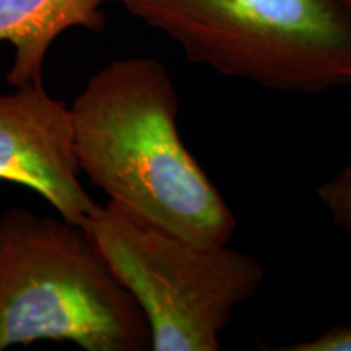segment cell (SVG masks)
<instances>
[{"instance_id": "cell-1", "label": "cell", "mask_w": 351, "mask_h": 351, "mask_svg": "<svg viewBox=\"0 0 351 351\" xmlns=\"http://www.w3.org/2000/svg\"><path fill=\"white\" fill-rule=\"evenodd\" d=\"M179 96L152 57L117 59L70 106L78 169L108 202L197 244H230L238 219L178 129Z\"/></svg>"}, {"instance_id": "cell-7", "label": "cell", "mask_w": 351, "mask_h": 351, "mask_svg": "<svg viewBox=\"0 0 351 351\" xmlns=\"http://www.w3.org/2000/svg\"><path fill=\"white\" fill-rule=\"evenodd\" d=\"M317 197L332 221L351 236V165L319 186Z\"/></svg>"}, {"instance_id": "cell-6", "label": "cell", "mask_w": 351, "mask_h": 351, "mask_svg": "<svg viewBox=\"0 0 351 351\" xmlns=\"http://www.w3.org/2000/svg\"><path fill=\"white\" fill-rule=\"evenodd\" d=\"M111 0H0V43L13 47L7 82L13 86L44 83L47 51L72 28L101 33L103 5Z\"/></svg>"}, {"instance_id": "cell-8", "label": "cell", "mask_w": 351, "mask_h": 351, "mask_svg": "<svg viewBox=\"0 0 351 351\" xmlns=\"http://www.w3.org/2000/svg\"><path fill=\"white\" fill-rule=\"evenodd\" d=\"M278 351H351V326H337L313 340L283 345Z\"/></svg>"}, {"instance_id": "cell-4", "label": "cell", "mask_w": 351, "mask_h": 351, "mask_svg": "<svg viewBox=\"0 0 351 351\" xmlns=\"http://www.w3.org/2000/svg\"><path fill=\"white\" fill-rule=\"evenodd\" d=\"M83 228L147 317L153 351L219 350L234 311L263 283L251 254L192 243L111 202Z\"/></svg>"}, {"instance_id": "cell-3", "label": "cell", "mask_w": 351, "mask_h": 351, "mask_svg": "<svg viewBox=\"0 0 351 351\" xmlns=\"http://www.w3.org/2000/svg\"><path fill=\"white\" fill-rule=\"evenodd\" d=\"M191 62L267 90L351 85V12L341 0H111Z\"/></svg>"}, {"instance_id": "cell-5", "label": "cell", "mask_w": 351, "mask_h": 351, "mask_svg": "<svg viewBox=\"0 0 351 351\" xmlns=\"http://www.w3.org/2000/svg\"><path fill=\"white\" fill-rule=\"evenodd\" d=\"M72 117L44 83L0 93V181L41 195L59 217L85 226L99 204L80 182Z\"/></svg>"}, {"instance_id": "cell-9", "label": "cell", "mask_w": 351, "mask_h": 351, "mask_svg": "<svg viewBox=\"0 0 351 351\" xmlns=\"http://www.w3.org/2000/svg\"><path fill=\"white\" fill-rule=\"evenodd\" d=\"M341 2H343V3H345V5H346V7H348V10L351 12V0H341Z\"/></svg>"}, {"instance_id": "cell-2", "label": "cell", "mask_w": 351, "mask_h": 351, "mask_svg": "<svg viewBox=\"0 0 351 351\" xmlns=\"http://www.w3.org/2000/svg\"><path fill=\"white\" fill-rule=\"evenodd\" d=\"M150 350V327L85 228L25 208L0 215V351L34 341Z\"/></svg>"}]
</instances>
